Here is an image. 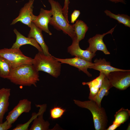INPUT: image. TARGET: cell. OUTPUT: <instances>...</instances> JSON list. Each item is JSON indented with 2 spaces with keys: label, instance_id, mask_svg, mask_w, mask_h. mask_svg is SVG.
Returning a JSON list of instances; mask_svg holds the SVG:
<instances>
[{
  "label": "cell",
  "instance_id": "cell-4",
  "mask_svg": "<svg viewBox=\"0 0 130 130\" xmlns=\"http://www.w3.org/2000/svg\"><path fill=\"white\" fill-rule=\"evenodd\" d=\"M78 106L87 109L91 112L93 117L94 127L96 130H106L108 122L105 109L99 106L94 101L90 100L84 101L74 100Z\"/></svg>",
  "mask_w": 130,
  "mask_h": 130
},
{
  "label": "cell",
  "instance_id": "cell-23",
  "mask_svg": "<svg viewBox=\"0 0 130 130\" xmlns=\"http://www.w3.org/2000/svg\"><path fill=\"white\" fill-rule=\"evenodd\" d=\"M12 69L9 62L0 56V77L7 79Z\"/></svg>",
  "mask_w": 130,
  "mask_h": 130
},
{
  "label": "cell",
  "instance_id": "cell-10",
  "mask_svg": "<svg viewBox=\"0 0 130 130\" xmlns=\"http://www.w3.org/2000/svg\"><path fill=\"white\" fill-rule=\"evenodd\" d=\"M72 39V44L68 48V52L72 56H75L91 62L92 59L95 56L96 54L92 53L86 49L84 50L81 49L80 47L79 42L76 35Z\"/></svg>",
  "mask_w": 130,
  "mask_h": 130
},
{
  "label": "cell",
  "instance_id": "cell-1",
  "mask_svg": "<svg viewBox=\"0 0 130 130\" xmlns=\"http://www.w3.org/2000/svg\"><path fill=\"white\" fill-rule=\"evenodd\" d=\"M39 77V72L32 65L25 64L12 69L7 79L16 85L37 87Z\"/></svg>",
  "mask_w": 130,
  "mask_h": 130
},
{
  "label": "cell",
  "instance_id": "cell-20",
  "mask_svg": "<svg viewBox=\"0 0 130 130\" xmlns=\"http://www.w3.org/2000/svg\"><path fill=\"white\" fill-rule=\"evenodd\" d=\"M113 86L106 76L104 77L102 85L97 94L93 100L95 101L98 105L101 107V103L103 98L108 94L109 90Z\"/></svg>",
  "mask_w": 130,
  "mask_h": 130
},
{
  "label": "cell",
  "instance_id": "cell-6",
  "mask_svg": "<svg viewBox=\"0 0 130 130\" xmlns=\"http://www.w3.org/2000/svg\"><path fill=\"white\" fill-rule=\"evenodd\" d=\"M107 77L113 87L120 90H125L130 86V70L111 72Z\"/></svg>",
  "mask_w": 130,
  "mask_h": 130
},
{
  "label": "cell",
  "instance_id": "cell-17",
  "mask_svg": "<svg viewBox=\"0 0 130 130\" xmlns=\"http://www.w3.org/2000/svg\"><path fill=\"white\" fill-rule=\"evenodd\" d=\"M11 90L8 88L0 89V124L3 122L4 115L8 110Z\"/></svg>",
  "mask_w": 130,
  "mask_h": 130
},
{
  "label": "cell",
  "instance_id": "cell-9",
  "mask_svg": "<svg viewBox=\"0 0 130 130\" xmlns=\"http://www.w3.org/2000/svg\"><path fill=\"white\" fill-rule=\"evenodd\" d=\"M116 27V26L106 33L102 34H97L93 37L90 38L88 41L89 46L86 50L94 54L97 50H100L105 54H110V53L108 51L103 39L105 35L108 34H112Z\"/></svg>",
  "mask_w": 130,
  "mask_h": 130
},
{
  "label": "cell",
  "instance_id": "cell-3",
  "mask_svg": "<svg viewBox=\"0 0 130 130\" xmlns=\"http://www.w3.org/2000/svg\"><path fill=\"white\" fill-rule=\"evenodd\" d=\"M50 4L52 15L49 24L58 30H62L72 39L76 34L73 25L69 23L63 13L62 8L60 4L54 0H48Z\"/></svg>",
  "mask_w": 130,
  "mask_h": 130
},
{
  "label": "cell",
  "instance_id": "cell-30",
  "mask_svg": "<svg viewBox=\"0 0 130 130\" xmlns=\"http://www.w3.org/2000/svg\"><path fill=\"white\" fill-rule=\"evenodd\" d=\"M130 124H129V125H128V127L127 128V129L126 130H130Z\"/></svg>",
  "mask_w": 130,
  "mask_h": 130
},
{
  "label": "cell",
  "instance_id": "cell-12",
  "mask_svg": "<svg viewBox=\"0 0 130 130\" xmlns=\"http://www.w3.org/2000/svg\"><path fill=\"white\" fill-rule=\"evenodd\" d=\"M52 15L51 9L47 10L41 8L39 15L32 22L41 30L51 35L52 34L49 30L48 25Z\"/></svg>",
  "mask_w": 130,
  "mask_h": 130
},
{
  "label": "cell",
  "instance_id": "cell-27",
  "mask_svg": "<svg viewBox=\"0 0 130 130\" xmlns=\"http://www.w3.org/2000/svg\"><path fill=\"white\" fill-rule=\"evenodd\" d=\"M80 13L79 10H74L71 15V21L72 23H73L76 21Z\"/></svg>",
  "mask_w": 130,
  "mask_h": 130
},
{
  "label": "cell",
  "instance_id": "cell-25",
  "mask_svg": "<svg viewBox=\"0 0 130 130\" xmlns=\"http://www.w3.org/2000/svg\"><path fill=\"white\" fill-rule=\"evenodd\" d=\"M38 114L33 112L32 116L29 120L26 122L24 124H19L17 125L13 130H28L30 123L33 121L34 119L37 116Z\"/></svg>",
  "mask_w": 130,
  "mask_h": 130
},
{
  "label": "cell",
  "instance_id": "cell-26",
  "mask_svg": "<svg viewBox=\"0 0 130 130\" xmlns=\"http://www.w3.org/2000/svg\"><path fill=\"white\" fill-rule=\"evenodd\" d=\"M69 0H65L64 5L62 8L63 13L67 21L69 23L68 19V10Z\"/></svg>",
  "mask_w": 130,
  "mask_h": 130
},
{
  "label": "cell",
  "instance_id": "cell-16",
  "mask_svg": "<svg viewBox=\"0 0 130 130\" xmlns=\"http://www.w3.org/2000/svg\"><path fill=\"white\" fill-rule=\"evenodd\" d=\"M94 64L90 66L89 68L98 70L107 76L111 72L118 71H124L125 70L117 68L111 65L109 62L106 61L104 58L95 59Z\"/></svg>",
  "mask_w": 130,
  "mask_h": 130
},
{
  "label": "cell",
  "instance_id": "cell-21",
  "mask_svg": "<svg viewBox=\"0 0 130 130\" xmlns=\"http://www.w3.org/2000/svg\"><path fill=\"white\" fill-rule=\"evenodd\" d=\"M73 26L78 39L80 42L84 39L88 27L84 22L79 20L76 21L75 23Z\"/></svg>",
  "mask_w": 130,
  "mask_h": 130
},
{
  "label": "cell",
  "instance_id": "cell-18",
  "mask_svg": "<svg viewBox=\"0 0 130 130\" xmlns=\"http://www.w3.org/2000/svg\"><path fill=\"white\" fill-rule=\"evenodd\" d=\"M130 111L128 109L122 108L117 111L114 115L112 124L106 130H114L129 119Z\"/></svg>",
  "mask_w": 130,
  "mask_h": 130
},
{
  "label": "cell",
  "instance_id": "cell-2",
  "mask_svg": "<svg viewBox=\"0 0 130 130\" xmlns=\"http://www.w3.org/2000/svg\"><path fill=\"white\" fill-rule=\"evenodd\" d=\"M61 64L51 55L39 52L33 59V65L38 72H45L57 78L60 75Z\"/></svg>",
  "mask_w": 130,
  "mask_h": 130
},
{
  "label": "cell",
  "instance_id": "cell-14",
  "mask_svg": "<svg viewBox=\"0 0 130 130\" xmlns=\"http://www.w3.org/2000/svg\"><path fill=\"white\" fill-rule=\"evenodd\" d=\"M13 31L16 36V39L11 48H20L21 46L23 45L29 44L36 48L39 52H43L41 47L34 39L25 37L16 29H14Z\"/></svg>",
  "mask_w": 130,
  "mask_h": 130
},
{
  "label": "cell",
  "instance_id": "cell-8",
  "mask_svg": "<svg viewBox=\"0 0 130 130\" xmlns=\"http://www.w3.org/2000/svg\"><path fill=\"white\" fill-rule=\"evenodd\" d=\"M31 109V102L27 99L20 100L17 105L8 113L6 120L10 125L14 123L23 113H29Z\"/></svg>",
  "mask_w": 130,
  "mask_h": 130
},
{
  "label": "cell",
  "instance_id": "cell-7",
  "mask_svg": "<svg viewBox=\"0 0 130 130\" xmlns=\"http://www.w3.org/2000/svg\"><path fill=\"white\" fill-rule=\"evenodd\" d=\"M34 0H29L20 10L18 16L13 20L11 25L15 24L20 21L30 27L32 23L36 19L37 16L33 13Z\"/></svg>",
  "mask_w": 130,
  "mask_h": 130
},
{
  "label": "cell",
  "instance_id": "cell-29",
  "mask_svg": "<svg viewBox=\"0 0 130 130\" xmlns=\"http://www.w3.org/2000/svg\"><path fill=\"white\" fill-rule=\"evenodd\" d=\"M112 2L115 3H122L123 4H125L126 2L125 0H108Z\"/></svg>",
  "mask_w": 130,
  "mask_h": 130
},
{
  "label": "cell",
  "instance_id": "cell-11",
  "mask_svg": "<svg viewBox=\"0 0 130 130\" xmlns=\"http://www.w3.org/2000/svg\"><path fill=\"white\" fill-rule=\"evenodd\" d=\"M54 58L62 64H66L78 69L79 71H81L85 73L88 76L91 77L92 75L88 71L89 67L93 65L94 63L85 60L79 57L75 56L72 58L62 59Z\"/></svg>",
  "mask_w": 130,
  "mask_h": 130
},
{
  "label": "cell",
  "instance_id": "cell-15",
  "mask_svg": "<svg viewBox=\"0 0 130 130\" xmlns=\"http://www.w3.org/2000/svg\"><path fill=\"white\" fill-rule=\"evenodd\" d=\"M28 37L34 39L42 49L43 53L46 55H51L49 52L48 48L44 41L42 30L37 27L32 22L30 27Z\"/></svg>",
  "mask_w": 130,
  "mask_h": 130
},
{
  "label": "cell",
  "instance_id": "cell-24",
  "mask_svg": "<svg viewBox=\"0 0 130 130\" xmlns=\"http://www.w3.org/2000/svg\"><path fill=\"white\" fill-rule=\"evenodd\" d=\"M66 110L59 106H55L50 110L51 118L53 120H56L61 118L65 112Z\"/></svg>",
  "mask_w": 130,
  "mask_h": 130
},
{
  "label": "cell",
  "instance_id": "cell-22",
  "mask_svg": "<svg viewBox=\"0 0 130 130\" xmlns=\"http://www.w3.org/2000/svg\"><path fill=\"white\" fill-rule=\"evenodd\" d=\"M104 12L106 15L110 18L117 20L118 22L124 25L125 26L130 27V17L124 14H115L110 11L106 10Z\"/></svg>",
  "mask_w": 130,
  "mask_h": 130
},
{
  "label": "cell",
  "instance_id": "cell-13",
  "mask_svg": "<svg viewBox=\"0 0 130 130\" xmlns=\"http://www.w3.org/2000/svg\"><path fill=\"white\" fill-rule=\"evenodd\" d=\"M36 107L39 108L37 116L33 121L30 130H49L50 123L43 119V115L46 110V104H35Z\"/></svg>",
  "mask_w": 130,
  "mask_h": 130
},
{
  "label": "cell",
  "instance_id": "cell-19",
  "mask_svg": "<svg viewBox=\"0 0 130 130\" xmlns=\"http://www.w3.org/2000/svg\"><path fill=\"white\" fill-rule=\"evenodd\" d=\"M106 76L104 74L100 72L99 76L96 78L89 82L82 83L83 85H86L89 86L90 92L88 98L90 100H92L96 95Z\"/></svg>",
  "mask_w": 130,
  "mask_h": 130
},
{
  "label": "cell",
  "instance_id": "cell-5",
  "mask_svg": "<svg viewBox=\"0 0 130 130\" xmlns=\"http://www.w3.org/2000/svg\"><path fill=\"white\" fill-rule=\"evenodd\" d=\"M0 56L9 62L12 69L23 64H33V59L25 55L20 48H5L0 49Z\"/></svg>",
  "mask_w": 130,
  "mask_h": 130
},
{
  "label": "cell",
  "instance_id": "cell-28",
  "mask_svg": "<svg viewBox=\"0 0 130 130\" xmlns=\"http://www.w3.org/2000/svg\"><path fill=\"white\" fill-rule=\"evenodd\" d=\"M12 126L10 125L6 120L4 122L0 124V130H7L10 129Z\"/></svg>",
  "mask_w": 130,
  "mask_h": 130
}]
</instances>
